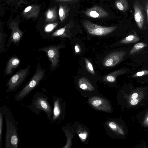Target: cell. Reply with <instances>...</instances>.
<instances>
[{
	"mask_svg": "<svg viewBox=\"0 0 148 148\" xmlns=\"http://www.w3.org/2000/svg\"><path fill=\"white\" fill-rule=\"evenodd\" d=\"M134 18L138 27L140 29L145 28L147 23L146 15L142 5L138 0H135L133 3Z\"/></svg>",
	"mask_w": 148,
	"mask_h": 148,
	"instance_id": "52a82bcc",
	"label": "cell"
},
{
	"mask_svg": "<svg viewBox=\"0 0 148 148\" xmlns=\"http://www.w3.org/2000/svg\"><path fill=\"white\" fill-rule=\"evenodd\" d=\"M6 36L5 34L1 31L0 35V53H1L5 50V46Z\"/></svg>",
	"mask_w": 148,
	"mask_h": 148,
	"instance_id": "7402d4cb",
	"label": "cell"
},
{
	"mask_svg": "<svg viewBox=\"0 0 148 148\" xmlns=\"http://www.w3.org/2000/svg\"><path fill=\"white\" fill-rule=\"evenodd\" d=\"M53 103V116L49 122L55 123L58 121L62 114V108L60 99L58 97L51 95Z\"/></svg>",
	"mask_w": 148,
	"mask_h": 148,
	"instance_id": "8fae6325",
	"label": "cell"
},
{
	"mask_svg": "<svg viewBox=\"0 0 148 148\" xmlns=\"http://www.w3.org/2000/svg\"><path fill=\"white\" fill-rule=\"evenodd\" d=\"M147 45L144 42H138L136 44L129 52L130 54H132L137 51L146 47Z\"/></svg>",
	"mask_w": 148,
	"mask_h": 148,
	"instance_id": "d6986e66",
	"label": "cell"
},
{
	"mask_svg": "<svg viewBox=\"0 0 148 148\" xmlns=\"http://www.w3.org/2000/svg\"><path fill=\"white\" fill-rule=\"evenodd\" d=\"M101 103L102 102L101 100L97 99L93 101L92 103V104L94 106H97L100 105Z\"/></svg>",
	"mask_w": 148,
	"mask_h": 148,
	"instance_id": "f1b7e54d",
	"label": "cell"
},
{
	"mask_svg": "<svg viewBox=\"0 0 148 148\" xmlns=\"http://www.w3.org/2000/svg\"><path fill=\"white\" fill-rule=\"evenodd\" d=\"M73 24L72 21L70 22L63 27L58 29L54 32L51 35L53 37L66 36L67 33L69 32V29L71 25Z\"/></svg>",
	"mask_w": 148,
	"mask_h": 148,
	"instance_id": "5bb4252c",
	"label": "cell"
},
{
	"mask_svg": "<svg viewBox=\"0 0 148 148\" xmlns=\"http://www.w3.org/2000/svg\"><path fill=\"white\" fill-rule=\"evenodd\" d=\"M39 11V7L36 5L29 6L25 8L23 14L25 17L29 18H36Z\"/></svg>",
	"mask_w": 148,
	"mask_h": 148,
	"instance_id": "4fadbf2b",
	"label": "cell"
},
{
	"mask_svg": "<svg viewBox=\"0 0 148 148\" xmlns=\"http://www.w3.org/2000/svg\"><path fill=\"white\" fill-rule=\"evenodd\" d=\"M57 17L56 12L53 9H49L47 12L46 18L47 21H52Z\"/></svg>",
	"mask_w": 148,
	"mask_h": 148,
	"instance_id": "44dd1931",
	"label": "cell"
},
{
	"mask_svg": "<svg viewBox=\"0 0 148 148\" xmlns=\"http://www.w3.org/2000/svg\"><path fill=\"white\" fill-rule=\"evenodd\" d=\"M49 99L45 94L37 91L34 94L31 104L26 107L37 116L42 111L43 112L47 114L48 119L50 121L53 116V110L49 101Z\"/></svg>",
	"mask_w": 148,
	"mask_h": 148,
	"instance_id": "7a4b0ae2",
	"label": "cell"
},
{
	"mask_svg": "<svg viewBox=\"0 0 148 148\" xmlns=\"http://www.w3.org/2000/svg\"><path fill=\"white\" fill-rule=\"evenodd\" d=\"M143 125L145 126L148 127V112L144 120Z\"/></svg>",
	"mask_w": 148,
	"mask_h": 148,
	"instance_id": "83f0119b",
	"label": "cell"
},
{
	"mask_svg": "<svg viewBox=\"0 0 148 148\" xmlns=\"http://www.w3.org/2000/svg\"><path fill=\"white\" fill-rule=\"evenodd\" d=\"M84 13L86 16L94 18H106L109 16V13L102 7L97 5L87 9Z\"/></svg>",
	"mask_w": 148,
	"mask_h": 148,
	"instance_id": "9c48e42d",
	"label": "cell"
},
{
	"mask_svg": "<svg viewBox=\"0 0 148 148\" xmlns=\"http://www.w3.org/2000/svg\"><path fill=\"white\" fill-rule=\"evenodd\" d=\"M5 124V148H17L19 141L17 124L11 110L6 105L2 107Z\"/></svg>",
	"mask_w": 148,
	"mask_h": 148,
	"instance_id": "6da1fadb",
	"label": "cell"
},
{
	"mask_svg": "<svg viewBox=\"0 0 148 148\" xmlns=\"http://www.w3.org/2000/svg\"><path fill=\"white\" fill-rule=\"evenodd\" d=\"M30 66H27L23 69H20L9 79L6 84V91L12 92L16 91L24 82L28 75Z\"/></svg>",
	"mask_w": 148,
	"mask_h": 148,
	"instance_id": "277c9868",
	"label": "cell"
},
{
	"mask_svg": "<svg viewBox=\"0 0 148 148\" xmlns=\"http://www.w3.org/2000/svg\"><path fill=\"white\" fill-rule=\"evenodd\" d=\"M9 27L12 30L10 40L14 44L19 43L23 34V32L19 28L16 22L12 21L9 24Z\"/></svg>",
	"mask_w": 148,
	"mask_h": 148,
	"instance_id": "30bf717a",
	"label": "cell"
},
{
	"mask_svg": "<svg viewBox=\"0 0 148 148\" xmlns=\"http://www.w3.org/2000/svg\"><path fill=\"white\" fill-rule=\"evenodd\" d=\"M148 75V70H144L137 72L132 77H140Z\"/></svg>",
	"mask_w": 148,
	"mask_h": 148,
	"instance_id": "cb8c5ba5",
	"label": "cell"
},
{
	"mask_svg": "<svg viewBox=\"0 0 148 148\" xmlns=\"http://www.w3.org/2000/svg\"><path fill=\"white\" fill-rule=\"evenodd\" d=\"M58 45H51L41 48L38 51H43L47 53L49 60L51 62L50 69L53 70L58 66L59 62L60 54Z\"/></svg>",
	"mask_w": 148,
	"mask_h": 148,
	"instance_id": "8992f818",
	"label": "cell"
},
{
	"mask_svg": "<svg viewBox=\"0 0 148 148\" xmlns=\"http://www.w3.org/2000/svg\"><path fill=\"white\" fill-rule=\"evenodd\" d=\"M79 84L80 88L83 90L91 89L92 88V86L88 80L85 77H82L79 79Z\"/></svg>",
	"mask_w": 148,
	"mask_h": 148,
	"instance_id": "ac0fdd59",
	"label": "cell"
},
{
	"mask_svg": "<svg viewBox=\"0 0 148 148\" xmlns=\"http://www.w3.org/2000/svg\"><path fill=\"white\" fill-rule=\"evenodd\" d=\"M79 136L83 139H85L86 138V135L85 134H79Z\"/></svg>",
	"mask_w": 148,
	"mask_h": 148,
	"instance_id": "836d02e7",
	"label": "cell"
},
{
	"mask_svg": "<svg viewBox=\"0 0 148 148\" xmlns=\"http://www.w3.org/2000/svg\"><path fill=\"white\" fill-rule=\"evenodd\" d=\"M138 96V94L137 93H134L132 95L131 98L132 99H135L137 98Z\"/></svg>",
	"mask_w": 148,
	"mask_h": 148,
	"instance_id": "d6a6232c",
	"label": "cell"
},
{
	"mask_svg": "<svg viewBox=\"0 0 148 148\" xmlns=\"http://www.w3.org/2000/svg\"><path fill=\"white\" fill-rule=\"evenodd\" d=\"M138 101L139 100L138 99H133L131 101L130 103L132 105H134L137 104Z\"/></svg>",
	"mask_w": 148,
	"mask_h": 148,
	"instance_id": "4dcf8cb0",
	"label": "cell"
},
{
	"mask_svg": "<svg viewBox=\"0 0 148 148\" xmlns=\"http://www.w3.org/2000/svg\"><path fill=\"white\" fill-rule=\"evenodd\" d=\"M45 70L42 69L38 63L35 73L27 84L15 95L14 100L22 101L27 97L39 84L45 77Z\"/></svg>",
	"mask_w": 148,
	"mask_h": 148,
	"instance_id": "3957f363",
	"label": "cell"
},
{
	"mask_svg": "<svg viewBox=\"0 0 148 148\" xmlns=\"http://www.w3.org/2000/svg\"><path fill=\"white\" fill-rule=\"evenodd\" d=\"M20 63L19 59L16 56H12L8 61L4 70V74L6 75L11 74L13 70L16 68Z\"/></svg>",
	"mask_w": 148,
	"mask_h": 148,
	"instance_id": "7c38bea8",
	"label": "cell"
},
{
	"mask_svg": "<svg viewBox=\"0 0 148 148\" xmlns=\"http://www.w3.org/2000/svg\"><path fill=\"white\" fill-rule=\"evenodd\" d=\"M4 115L3 113L2 107H0V148H2V133L3 128V119Z\"/></svg>",
	"mask_w": 148,
	"mask_h": 148,
	"instance_id": "ffe728a7",
	"label": "cell"
},
{
	"mask_svg": "<svg viewBox=\"0 0 148 148\" xmlns=\"http://www.w3.org/2000/svg\"><path fill=\"white\" fill-rule=\"evenodd\" d=\"M58 25V23L49 24L46 26L45 30L47 31H50L54 29Z\"/></svg>",
	"mask_w": 148,
	"mask_h": 148,
	"instance_id": "d4e9b609",
	"label": "cell"
},
{
	"mask_svg": "<svg viewBox=\"0 0 148 148\" xmlns=\"http://www.w3.org/2000/svg\"><path fill=\"white\" fill-rule=\"evenodd\" d=\"M75 51L76 53H78L79 52L80 50L77 46L76 45L75 46Z\"/></svg>",
	"mask_w": 148,
	"mask_h": 148,
	"instance_id": "e575fe53",
	"label": "cell"
},
{
	"mask_svg": "<svg viewBox=\"0 0 148 148\" xmlns=\"http://www.w3.org/2000/svg\"><path fill=\"white\" fill-rule=\"evenodd\" d=\"M81 0H57L58 1L60 2H67L72 3L77 2Z\"/></svg>",
	"mask_w": 148,
	"mask_h": 148,
	"instance_id": "f546056e",
	"label": "cell"
},
{
	"mask_svg": "<svg viewBox=\"0 0 148 148\" xmlns=\"http://www.w3.org/2000/svg\"><path fill=\"white\" fill-rule=\"evenodd\" d=\"M69 12V8L66 5H60L59 15L61 22L63 21L67 17Z\"/></svg>",
	"mask_w": 148,
	"mask_h": 148,
	"instance_id": "e0dca14e",
	"label": "cell"
},
{
	"mask_svg": "<svg viewBox=\"0 0 148 148\" xmlns=\"http://www.w3.org/2000/svg\"><path fill=\"white\" fill-rule=\"evenodd\" d=\"M115 6L118 10L122 12H125L129 9V5L127 0H116Z\"/></svg>",
	"mask_w": 148,
	"mask_h": 148,
	"instance_id": "9a60e30c",
	"label": "cell"
},
{
	"mask_svg": "<svg viewBox=\"0 0 148 148\" xmlns=\"http://www.w3.org/2000/svg\"><path fill=\"white\" fill-rule=\"evenodd\" d=\"M127 52L123 50L116 51L111 53L106 56L103 61V64L106 66H115L123 59Z\"/></svg>",
	"mask_w": 148,
	"mask_h": 148,
	"instance_id": "ba28073f",
	"label": "cell"
},
{
	"mask_svg": "<svg viewBox=\"0 0 148 148\" xmlns=\"http://www.w3.org/2000/svg\"><path fill=\"white\" fill-rule=\"evenodd\" d=\"M82 24L87 32L93 35H106L112 32L117 28L116 26L108 27L101 26L86 20L83 21Z\"/></svg>",
	"mask_w": 148,
	"mask_h": 148,
	"instance_id": "5b68a950",
	"label": "cell"
},
{
	"mask_svg": "<svg viewBox=\"0 0 148 148\" xmlns=\"http://www.w3.org/2000/svg\"><path fill=\"white\" fill-rule=\"evenodd\" d=\"M144 7L147 19V24L148 26V0H144Z\"/></svg>",
	"mask_w": 148,
	"mask_h": 148,
	"instance_id": "484cf974",
	"label": "cell"
},
{
	"mask_svg": "<svg viewBox=\"0 0 148 148\" xmlns=\"http://www.w3.org/2000/svg\"><path fill=\"white\" fill-rule=\"evenodd\" d=\"M134 33L126 37L122 40L120 42L122 44H129L134 43L139 41L140 38L135 31L133 30Z\"/></svg>",
	"mask_w": 148,
	"mask_h": 148,
	"instance_id": "2e32d148",
	"label": "cell"
},
{
	"mask_svg": "<svg viewBox=\"0 0 148 148\" xmlns=\"http://www.w3.org/2000/svg\"><path fill=\"white\" fill-rule=\"evenodd\" d=\"M109 126L112 129H115L117 127L116 124L113 122H110L109 123Z\"/></svg>",
	"mask_w": 148,
	"mask_h": 148,
	"instance_id": "1f68e13d",
	"label": "cell"
},
{
	"mask_svg": "<svg viewBox=\"0 0 148 148\" xmlns=\"http://www.w3.org/2000/svg\"><path fill=\"white\" fill-rule=\"evenodd\" d=\"M106 78L108 81L111 82H113L115 80L116 78L113 76L111 75H110L107 76L106 77Z\"/></svg>",
	"mask_w": 148,
	"mask_h": 148,
	"instance_id": "4316f807",
	"label": "cell"
},
{
	"mask_svg": "<svg viewBox=\"0 0 148 148\" xmlns=\"http://www.w3.org/2000/svg\"><path fill=\"white\" fill-rule=\"evenodd\" d=\"M85 61L86 67L88 71L90 73L94 74L95 72L91 63L87 59H85Z\"/></svg>",
	"mask_w": 148,
	"mask_h": 148,
	"instance_id": "603a6c76",
	"label": "cell"
}]
</instances>
